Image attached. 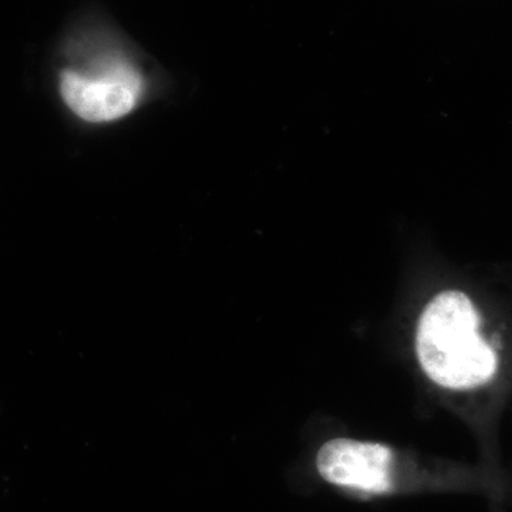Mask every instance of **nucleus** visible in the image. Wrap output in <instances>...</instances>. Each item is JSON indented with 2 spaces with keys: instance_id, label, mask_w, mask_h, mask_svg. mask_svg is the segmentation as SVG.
<instances>
[{
  "instance_id": "f257e3e1",
  "label": "nucleus",
  "mask_w": 512,
  "mask_h": 512,
  "mask_svg": "<svg viewBox=\"0 0 512 512\" xmlns=\"http://www.w3.org/2000/svg\"><path fill=\"white\" fill-rule=\"evenodd\" d=\"M417 373L440 396L466 409L498 375L500 357L484 329L480 308L468 293L444 289L417 311L410 325Z\"/></svg>"
},
{
  "instance_id": "f03ea898",
  "label": "nucleus",
  "mask_w": 512,
  "mask_h": 512,
  "mask_svg": "<svg viewBox=\"0 0 512 512\" xmlns=\"http://www.w3.org/2000/svg\"><path fill=\"white\" fill-rule=\"evenodd\" d=\"M412 454L383 441L343 436L322 444L316 454L319 476L362 495H386L399 490L404 474L413 468Z\"/></svg>"
},
{
  "instance_id": "7ed1b4c3",
  "label": "nucleus",
  "mask_w": 512,
  "mask_h": 512,
  "mask_svg": "<svg viewBox=\"0 0 512 512\" xmlns=\"http://www.w3.org/2000/svg\"><path fill=\"white\" fill-rule=\"evenodd\" d=\"M143 80L131 64L121 59L100 64L92 72L67 70L62 74V94L80 119L104 123L126 116L136 106Z\"/></svg>"
}]
</instances>
